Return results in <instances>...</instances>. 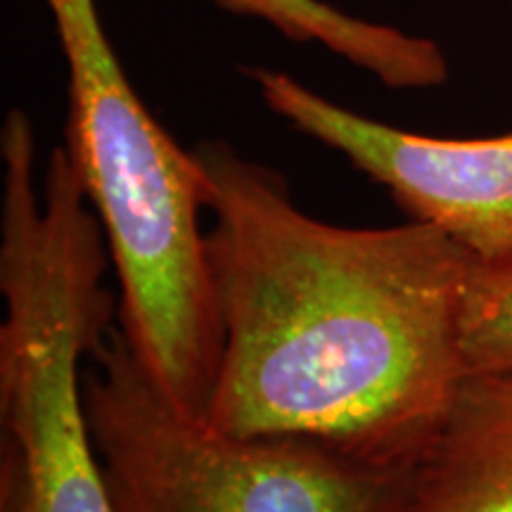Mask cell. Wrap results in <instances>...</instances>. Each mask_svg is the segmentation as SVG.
<instances>
[{
	"label": "cell",
	"instance_id": "1",
	"mask_svg": "<svg viewBox=\"0 0 512 512\" xmlns=\"http://www.w3.org/2000/svg\"><path fill=\"white\" fill-rule=\"evenodd\" d=\"M192 152L221 323L204 420L411 467L465 377L458 320L475 256L427 223L320 221L223 140Z\"/></svg>",
	"mask_w": 512,
	"mask_h": 512
},
{
	"label": "cell",
	"instance_id": "2",
	"mask_svg": "<svg viewBox=\"0 0 512 512\" xmlns=\"http://www.w3.org/2000/svg\"><path fill=\"white\" fill-rule=\"evenodd\" d=\"M46 5L69 74L64 152L110 249L117 328L174 406L204 420L221 323L200 226L202 169L131 86L95 0Z\"/></svg>",
	"mask_w": 512,
	"mask_h": 512
},
{
	"label": "cell",
	"instance_id": "3",
	"mask_svg": "<svg viewBox=\"0 0 512 512\" xmlns=\"http://www.w3.org/2000/svg\"><path fill=\"white\" fill-rule=\"evenodd\" d=\"M112 512H396L408 467L299 437H245L174 406L117 325L83 370Z\"/></svg>",
	"mask_w": 512,
	"mask_h": 512
},
{
	"label": "cell",
	"instance_id": "4",
	"mask_svg": "<svg viewBox=\"0 0 512 512\" xmlns=\"http://www.w3.org/2000/svg\"><path fill=\"white\" fill-rule=\"evenodd\" d=\"M268 110L382 185L408 221L427 223L477 259L512 254V133L437 138L337 105L302 81L252 69Z\"/></svg>",
	"mask_w": 512,
	"mask_h": 512
},
{
	"label": "cell",
	"instance_id": "5",
	"mask_svg": "<svg viewBox=\"0 0 512 512\" xmlns=\"http://www.w3.org/2000/svg\"><path fill=\"white\" fill-rule=\"evenodd\" d=\"M396 512H512V375H465Z\"/></svg>",
	"mask_w": 512,
	"mask_h": 512
},
{
	"label": "cell",
	"instance_id": "6",
	"mask_svg": "<svg viewBox=\"0 0 512 512\" xmlns=\"http://www.w3.org/2000/svg\"><path fill=\"white\" fill-rule=\"evenodd\" d=\"M233 15L259 17L297 43H320L389 88H434L448 79L444 50L430 38L344 15L323 0H216Z\"/></svg>",
	"mask_w": 512,
	"mask_h": 512
},
{
	"label": "cell",
	"instance_id": "7",
	"mask_svg": "<svg viewBox=\"0 0 512 512\" xmlns=\"http://www.w3.org/2000/svg\"><path fill=\"white\" fill-rule=\"evenodd\" d=\"M458 347L465 375H512V254L475 256L460 302Z\"/></svg>",
	"mask_w": 512,
	"mask_h": 512
},
{
	"label": "cell",
	"instance_id": "8",
	"mask_svg": "<svg viewBox=\"0 0 512 512\" xmlns=\"http://www.w3.org/2000/svg\"><path fill=\"white\" fill-rule=\"evenodd\" d=\"M0 512H17L15 501L8 494H3V491H0Z\"/></svg>",
	"mask_w": 512,
	"mask_h": 512
}]
</instances>
